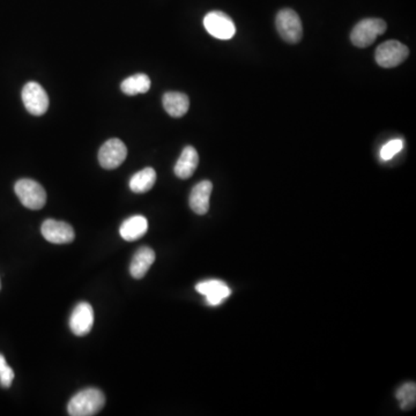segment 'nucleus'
I'll use <instances>...</instances> for the list:
<instances>
[{"label": "nucleus", "mask_w": 416, "mask_h": 416, "mask_svg": "<svg viewBox=\"0 0 416 416\" xmlns=\"http://www.w3.org/2000/svg\"><path fill=\"white\" fill-rule=\"evenodd\" d=\"M155 261V252L149 246H142L131 261L130 273L134 279H142Z\"/></svg>", "instance_id": "14"}, {"label": "nucleus", "mask_w": 416, "mask_h": 416, "mask_svg": "<svg viewBox=\"0 0 416 416\" xmlns=\"http://www.w3.org/2000/svg\"><path fill=\"white\" fill-rule=\"evenodd\" d=\"M149 230V221L142 215H134L124 221L120 226V236L127 242L142 239Z\"/></svg>", "instance_id": "15"}, {"label": "nucleus", "mask_w": 416, "mask_h": 416, "mask_svg": "<svg viewBox=\"0 0 416 416\" xmlns=\"http://www.w3.org/2000/svg\"><path fill=\"white\" fill-rule=\"evenodd\" d=\"M0 288H1V283H0Z\"/></svg>", "instance_id": "22"}, {"label": "nucleus", "mask_w": 416, "mask_h": 416, "mask_svg": "<svg viewBox=\"0 0 416 416\" xmlns=\"http://www.w3.org/2000/svg\"><path fill=\"white\" fill-rule=\"evenodd\" d=\"M14 191L22 205L30 210H41L47 203V192L34 179L23 178L17 182Z\"/></svg>", "instance_id": "3"}, {"label": "nucleus", "mask_w": 416, "mask_h": 416, "mask_svg": "<svg viewBox=\"0 0 416 416\" xmlns=\"http://www.w3.org/2000/svg\"><path fill=\"white\" fill-rule=\"evenodd\" d=\"M386 22L382 19H363L351 30V43L358 47H369L377 37L386 32Z\"/></svg>", "instance_id": "2"}, {"label": "nucleus", "mask_w": 416, "mask_h": 416, "mask_svg": "<svg viewBox=\"0 0 416 416\" xmlns=\"http://www.w3.org/2000/svg\"><path fill=\"white\" fill-rule=\"evenodd\" d=\"M149 88H151V79L142 73L129 76L120 85L122 91L124 94L129 95V96L144 94V93H147L149 91Z\"/></svg>", "instance_id": "17"}, {"label": "nucleus", "mask_w": 416, "mask_h": 416, "mask_svg": "<svg viewBox=\"0 0 416 416\" xmlns=\"http://www.w3.org/2000/svg\"><path fill=\"white\" fill-rule=\"evenodd\" d=\"M213 184L210 181H203L192 188L188 204L191 210L198 215H205L210 210V193Z\"/></svg>", "instance_id": "12"}, {"label": "nucleus", "mask_w": 416, "mask_h": 416, "mask_svg": "<svg viewBox=\"0 0 416 416\" xmlns=\"http://www.w3.org/2000/svg\"><path fill=\"white\" fill-rule=\"evenodd\" d=\"M408 47L399 41H386L377 47L376 62L380 67L392 69L400 65L408 57Z\"/></svg>", "instance_id": "5"}, {"label": "nucleus", "mask_w": 416, "mask_h": 416, "mask_svg": "<svg viewBox=\"0 0 416 416\" xmlns=\"http://www.w3.org/2000/svg\"><path fill=\"white\" fill-rule=\"evenodd\" d=\"M22 101L28 113L34 116H42L49 108V96L40 83H25L22 89Z\"/></svg>", "instance_id": "6"}, {"label": "nucleus", "mask_w": 416, "mask_h": 416, "mask_svg": "<svg viewBox=\"0 0 416 416\" xmlns=\"http://www.w3.org/2000/svg\"><path fill=\"white\" fill-rule=\"evenodd\" d=\"M155 182V171L153 168H145L131 177L130 188L134 193H145L154 186Z\"/></svg>", "instance_id": "18"}, {"label": "nucleus", "mask_w": 416, "mask_h": 416, "mask_svg": "<svg viewBox=\"0 0 416 416\" xmlns=\"http://www.w3.org/2000/svg\"><path fill=\"white\" fill-rule=\"evenodd\" d=\"M163 108L169 116L179 118L188 113L190 108V100L188 95L179 91H168L163 95Z\"/></svg>", "instance_id": "16"}, {"label": "nucleus", "mask_w": 416, "mask_h": 416, "mask_svg": "<svg viewBox=\"0 0 416 416\" xmlns=\"http://www.w3.org/2000/svg\"><path fill=\"white\" fill-rule=\"evenodd\" d=\"M13 380H14V371L8 366L4 355L0 354V385L5 388H8L13 383Z\"/></svg>", "instance_id": "20"}, {"label": "nucleus", "mask_w": 416, "mask_h": 416, "mask_svg": "<svg viewBox=\"0 0 416 416\" xmlns=\"http://www.w3.org/2000/svg\"><path fill=\"white\" fill-rule=\"evenodd\" d=\"M41 232L44 239L52 244H69L76 239L72 226L52 219L44 221Z\"/></svg>", "instance_id": "10"}, {"label": "nucleus", "mask_w": 416, "mask_h": 416, "mask_svg": "<svg viewBox=\"0 0 416 416\" xmlns=\"http://www.w3.org/2000/svg\"><path fill=\"white\" fill-rule=\"evenodd\" d=\"M127 156V149L122 140L113 138L105 142L98 151V162L102 168L113 171L116 169L125 161Z\"/></svg>", "instance_id": "8"}, {"label": "nucleus", "mask_w": 416, "mask_h": 416, "mask_svg": "<svg viewBox=\"0 0 416 416\" xmlns=\"http://www.w3.org/2000/svg\"><path fill=\"white\" fill-rule=\"evenodd\" d=\"M196 289L198 293L206 297L207 303L213 307L222 303L232 294L230 288L220 280H208L198 283Z\"/></svg>", "instance_id": "11"}, {"label": "nucleus", "mask_w": 416, "mask_h": 416, "mask_svg": "<svg viewBox=\"0 0 416 416\" xmlns=\"http://www.w3.org/2000/svg\"><path fill=\"white\" fill-rule=\"evenodd\" d=\"M276 30L280 36L290 44L298 43L303 36L302 21L296 12L290 8H285L276 15L275 19Z\"/></svg>", "instance_id": "4"}, {"label": "nucleus", "mask_w": 416, "mask_h": 416, "mask_svg": "<svg viewBox=\"0 0 416 416\" xmlns=\"http://www.w3.org/2000/svg\"><path fill=\"white\" fill-rule=\"evenodd\" d=\"M94 325V310L87 302H81L73 310L69 318V329L76 337H85Z\"/></svg>", "instance_id": "9"}, {"label": "nucleus", "mask_w": 416, "mask_h": 416, "mask_svg": "<svg viewBox=\"0 0 416 416\" xmlns=\"http://www.w3.org/2000/svg\"><path fill=\"white\" fill-rule=\"evenodd\" d=\"M204 25L208 34L219 40H230L236 33L235 23L223 12H210L204 19Z\"/></svg>", "instance_id": "7"}, {"label": "nucleus", "mask_w": 416, "mask_h": 416, "mask_svg": "<svg viewBox=\"0 0 416 416\" xmlns=\"http://www.w3.org/2000/svg\"><path fill=\"white\" fill-rule=\"evenodd\" d=\"M105 405V397L98 388H86L69 400L67 410L71 416L96 415Z\"/></svg>", "instance_id": "1"}, {"label": "nucleus", "mask_w": 416, "mask_h": 416, "mask_svg": "<svg viewBox=\"0 0 416 416\" xmlns=\"http://www.w3.org/2000/svg\"><path fill=\"white\" fill-rule=\"evenodd\" d=\"M198 164H199V155L196 149L192 146H186L175 164V175L181 179H188L195 174Z\"/></svg>", "instance_id": "13"}, {"label": "nucleus", "mask_w": 416, "mask_h": 416, "mask_svg": "<svg viewBox=\"0 0 416 416\" xmlns=\"http://www.w3.org/2000/svg\"><path fill=\"white\" fill-rule=\"evenodd\" d=\"M402 149H404V142L402 139L391 140V142H387L386 145L383 146V149L380 151V157L384 161H388L393 156L397 155Z\"/></svg>", "instance_id": "21"}, {"label": "nucleus", "mask_w": 416, "mask_h": 416, "mask_svg": "<svg viewBox=\"0 0 416 416\" xmlns=\"http://www.w3.org/2000/svg\"><path fill=\"white\" fill-rule=\"evenodd\" d=\"M395 397L398 399V402H400V407L404 410L414 408L416 402L415 383L404 384L402 386L399 387Z\"/></svg>", "instance_id": "19"}]
</instances>
